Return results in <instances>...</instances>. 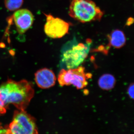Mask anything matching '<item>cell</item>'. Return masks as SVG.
I'll return each mask as SVG.
<instances>
[{"label":"cell","instance_id":"cell-1","mask_svg":"<svg viewBox=\"0 0 134 134\" xmlns=\"http://www.w3.org/2000/svg\"><path fill=\"white\" fill-rule=\"evenodd\" d=\"M34 95V89L28 81L9 79L0 86V115L6 113L10 104L18 110H25Z\"/></svg>","mask_w":134,"mask_h":134},{"label":"cell","instance_id":"cell-2","mask_svg":"<svg viewBox=\"0 0 134 134\" xmlns=\"http://www.w3.org/2000/svg\"><path fill=\"white\" fill-rule=\"evenodd\" d=\"M69 14L75 20L85 23L100 21L104 12L91 0H72Z\"/></svg>","mask_w":134,"mask_h":134},{"label":"cell","instance_id":"cell-3","mask_svg":"<svg viewBox=\"0 0 134 134\" xmlns=\"http://www.w3.org/2000/svg\"><path fill=\"white\" fill-rule=\"evenodd\" d=\"M6 134H38L35 119L25 110L15 111Z\"/></svg>","mask_w":134,"mask_h":134},{"label":"cell","instance_id":"cell-4","mask_svg":"<svg viewBox=\"0 0 134 134\" xmlns=\"http://www.w3.org/2000/svg\"><path fill=\"white\" fill-rule=\"evenodd\" d=\"M83 67L61 70L58 77V81L60 86H68L72 85L77 89H82L88 85V76Z\"/></svg>","mask_w":134,"mask_h":134},{"label":"cell","instance_id":"cell-5","mask_svg":"<svg viewBox=\"0 0 134 134\" xmlns=\"http://www.w3.org/2000/svg\"><path fill=\"white\" fill-rule=\"evenodd\" d=\"M89 51L88 46L80 43L64 53L63 55V62L68 69L76 68L83 62Z\"/></svg>","mask_w":134,"mask_h":134},{"label":"cell","instance_id":"cell-6","mask_svg":"<svg viewBox=\"0 0 134 134\" xmlns=\"http://www.w3.org/2000/svg\"><path fill=\"white\" fill-rule=\"evenodd\" d=\"M46 20L44 31L48 37L53 39L61 38L68 33L70 24L63 19L51 14H45Z\"/></svg>","mask_w":134,"mask_h":134},{"label":"cell","instance_id":"cell-7","mask_svg":"<svg viewBox=\"0 0 134 134\" xmlns=\"http://www.w3.org/2000/svg\"><path fill=\"white\" fill-rule=\"evenodd\" d=\"M13 17L17 31L20 34L26 32L33 24V15L29 10H18L14 13Z\"/></svg>","mask_w":134,"mask_h":134},{"label":"cell","instance_id":"cell-8","mask_svg":"<svg viewBox=\"0 0 134 134\" xmlns=\"http://www.w3.org/2000/svg\"><path fill=\"white\" fill-rule=\"evenodd\" d=\"M35 81L37 85L42 89H47L55 85L56 77L53 71L47 68L38 70L35 75Z\"/></svg>","mask_w":134,"mask_h":134},{"label":"cell","instance_id":"cell-9","mask_svg":"<svg viewBox=\"0 0 134 134\" xmlns=\"http://www.w3.org/2000/svg\"><path fill=\"white\" fill-rule=\"evenodd\" d=\"M109 40L110 44L114 48H120L125 45L126 36L120 30H115L112 31L109 35Z\"/></svg>","mask_w":134,"mask_h":134},{"label":"cell","instance_id":"cell-10","mask_svg":"<svg viewBox=\"0 0 134 134\" xmlns=\"http://www.w3.org/2000/svg\"><path fill=\"white\" fill-rule=\"evenodd\" d=\"M116 80L111 74L103 75L98 80V85L100 88L105 90H110L115 86Z\"/></svg>","mask_w":134,"mask_h":134},{"label":"cell","instance_id":"cell-11","mask_svg":"<svg viewBox=\"0 0 134 134\" xmlns=\"http://www.w3.org/2000/svg\"><path fill=\"white\" fill-rule=\"evenodd\" d=\"M23 0H5L6 8L10 11H14L19 9L23 3Z\"/></svg>","mask_w":134,"mask_h":134},{"label":"cell","instance_id":"cell-12","mask_svg":"<svg viewBox=\"0 0 134 134\" xmlns=\"http://www.w3.org/2000/svg\"><path fill=\"white\" fill-rule=\"evenodd\" d=\"M128 93L130 98L133 99L134 98V85L133 84L130 85L128 88Z\"/></svg>","mask_w":134,"mask_h":134},{"label":"cell","instance_id":"cell-13","mask_svg":"<svg viewBox=\"0 0 134 134\" xmlns=\"http://www.w3.org/2000/svg\"><path fill=\"white\" fill-rule=\"evenodd\" d=\"M133 23V18H129L128 19L126 24L127 25H130L132 24Z\"/></svg>","mask_w":134,"mask_h":134},{"label":"cell","instance_id":"cell-14","mask_svg":"<svg viewBox=\"0 0 134 134\" xmlns=\"http://www.w3.org/2000/svg\"><path fill=\"white\" fill-rule=\"evenodd\" d=\"M2 130L1 127L0 125V134H2Z\"/></svg>","mask_w":134,"mask_h":134}]
</instances>
